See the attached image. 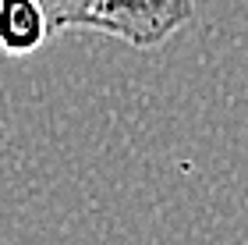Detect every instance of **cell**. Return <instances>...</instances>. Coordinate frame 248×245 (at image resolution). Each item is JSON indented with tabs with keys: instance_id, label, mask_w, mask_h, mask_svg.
Instances as JSON below:
<instances>
[{
	"instance_id": "3957f363",
	"label": "cell",
	"mask_w": 248,
	"mask_h": 245,
	"mask_svg": "<svg viewBox=\"0 0 248 245\" xmlns=\"http://www.w3.org/2000/svg\"><path fill=\"white\" fill-rule=\"evenodd\" d=\"M43 11H46V21H50V32L61 36L67 29H82V18H85V0H39Z\"/></svg>"
},
{
	"instance_id": "7a4b0ae2",
	"label": "cell",
	"mask_w": 248,
	"mask_h": 245,
	"mask_svg": "<svg viewBox=\"0 0 248 245\" xmlns=\"http://www.w3.org/2000/svg\"><path fill=\"white\" fill-rule=\"evenodd\" d=\"M53 39L39 0H0V53L32 57Z\"/></svg>"
},
{
	"instance_id": "6da1fadb",
	"label": "cell",
	"mask_w": 248,
	"mask_h": 245,
	"mask_svg": "<svg viewBox=\"0 0 248 245\" xmlns=\"http://www.w3.org/2000/svg\"><path fill=\"white\" fill-rule=\"evenodd\" d=\"M195 18V0H85L82 29L121 39L135 50L170 43Z\"/></svg>"
}]
</instances>
